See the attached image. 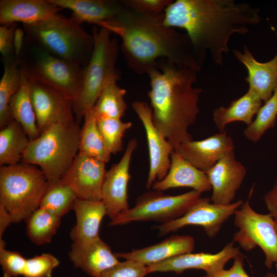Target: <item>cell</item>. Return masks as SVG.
<instances>
[{
	"instance_id": "cell-32",
	"label": "cell",
	"mask_w": 277,
	"mask_h": 277,
	"mask_svg": "<svg viewBox=\"0 0 277 277\" xmlns=\"http://www.w3.org/2000/svg\"><path fill=\"white\" fill-rule=\"evenodd\" d=\"M76 199L71 188L61 179L48 183L39 207L62 217L72 209Z\"/></svg>"
},
{
	"instance_id": "cell-23",
	"label": "cell",
	"mask_w": 277,
	"mask_h": 277,
	"mask_svg": "<svg viewBox=\"0 0 277 277\" xmlns=\"http://www.w3.org/2000/svg\"><path fill=\"white\" fill-rule=\"evenodd\" d=\"M62 9L50 0H1L0 23L31 24L58 13Z\"/></svg>"
},
{
	"instance_id": "cell-21",
	"label": "cell",
	"mask_w": 277,
	"mask_h": 277,
	"mask_svg": "<svg viewBox=\"0 0 277 277\" xmlns=\"http://www.w3.org/2000/svg\"><path fill=\"white\" fill-rule=\"evenodd\" d=\"M194 238L188 235H172L156 244L128 252L115 253L118 258L132 260L146 266L167 260L183 254L192 252Z\"/></svg>"
},
{
	"instance_id": "cell-1",
	"label": "cell",
	"mask_w": 277,
	"mask_h": 277,
	"mask_svg": "<svg viewBox=\"0 0 277 277\" xmlns=\"http://www.w3.org/2000/svg\"><path fill=\"white\" fill-rule=\"evenodd\" d=\"M164 24L186 32L198 63L206 52L216 65L223 63L234 34H246L261 20L259 8L234 0H176L165 10Z\"/></svg>"
},
{
	"instance_id": "cell-6",
	"label": "cell",
	"mask_w": 277,
	"mask_h": 277,
	"mask_svg": "<svg viewBox=\"0 0 277 277\" xmlns=\"http://www.w3.org/2000/svg\"><path fill=\"white\" fill-rule=\"evenodd\" d=\"M93 30L94 46L89 61L84 67L81 89L73 103L76 122L79 123L85 113L94 107L104 89L110 84L116 83L121 72L116 64L120 45L112 33L100 27Z\"/></svg>"
},
{
	"instance_id": "cell-5",
	"label": "cell",
	"mask_w": 277,
	"mask_h": 277,
	"mask_svg": "<svg viewBox=\"0 0 277 277\" xmlns=\"http://www.w3.org/2000/svg\"><path fill=\"white\" fill-rule=\"evenodd\" d=\"M82 24L59 13L35 23L24 25L26 32L52 55L84 67L94 46L93 34Z\"/></svg>"
},
{
	"instance_id": "cell-12",
	"label": "cell",
	"mask_w": 277,
	"mask_h": 277,
	"mask_svg": "<svg viewBox=\"0 0 277 277\" xmlns=\"http://www.w3.org/2000/svg\"><path fill=\"white\" fill-rule=\"evenodd\" d=\"M208 197H200L182 216L157 227L159 234L165 235L186 226L202 227L208 236L212 238L219 232L223 224L243 203L240 200L229 204L210 203Z\"/></svg>"
},
{
	"instance_id": "cell-19",
	"label": "cell",
	"mask_w": 277,
	"mask_h": 277,
	"mask_svg": "<svg viewBox=\"0 0 277 277\" xmlns=\"http://www.w3.org/2000/svg\"><path fill=\"white\" fill-rule=\"evenodd\" d=\"M271 29L277 39L276 30L273 26ZM233 53L247 71L245 81L248 84V90L265 102L277 87V51L275 56L266 62L257 61L247 46H244L243 52L234 50Z\"/></svg>"
},
{
	"instance_id": "cell-8",
	"label": "cell",
	"mask_w": 277,
	"mask_h": 277,
	"mask_svg": "<svg viewBox=\"0 0 277 277\" xmlns=\"http://www.w3.org/2000/svg\"><path fill=\"white\" fill-rule=\"evenodd\" d=\"M201 193L192 190L179 195L164 194L161 191L144 193L135 206L111 220L110 226H118L134 222L154 221L162 223L183 215L201 197Z\"/></svg>"
},
{
	"instance_id": "cell-29",
	"label": "cell",
	"mask_w": 277,
	"mask_h": 277,
	"mask_svg": "<svg viewBox=\"0 0 277 277\" xmlns=\"http://www.w3.org/2000/svg\"><path fill=\"white\" fill-rule=\"evenodd\" d=\"M83 118L79 136L78 152L107 163L111 154L99 130L93 109L86 112Z\"/></svg>"
},
{
	"instance_id": "cell-16",
	"label": "cell",
	"mask_w": 277,
	"mask_h": 277,
	"mask_svg": "<svg viewBox=\"0 0 277 277\" xmlns=\"http://www.w3.org/2000/svg\"><path fill=\"white\" fill-rule=\"evenodd\" d=\"M241 253L239 247H235L232 241L215 253H187L147 267L149 273L155 272L181 273L188 269H195L205 271L206 274H209L224 269L229 260L234 259Z\"/></svg>"
},
{
	"instance_id": "cell-42",
	"label": "cell",
	"mask_w": 277,
	"mask_h": 277,
	"mask_svg": "<svg viewBox=\"0 0 277 277\" xmlns=\"http://www.w3.org/2000/svg\"><path fill=\"white\" fill-rule=\"evenodd\" d=\"M264 200L269 213L277 220V180L272 188L265 194Z\"/></svg>"
},
{
	"instance_id": "cell-37",
	"label": "cell",
	"mask_w": 277,
	"mask_h": 277,
	"mask_svg": "<svg viewBox=\"0 0 277 277\" xmlns=\"http://www.w3.org/2000/svg\"><path fill=\"white\" fill-rule=\"evenodd\" d=\"M27 259L19 252L0 247V264L3 277L23 276Z\"/></svg>"
},
{
	"instance_id": "cell-10",
	"label": "cell",
	"mask_w": 277,
	"mask_h": 277,
	"mask_svg": "<svg viewBox=\"0 0 277 277\" xmlns=\"http://www.w3.org/2000/svg\"><path fill=\"white\" fill-rule=\"evenodd\" d=\"M25 70L39 133L54 124L76 121L72 101L48 83Z\"/></svg>"
},
{
	"instance_id": "cell-30",
	"label": "cell",
	"mask_w": 277,
	"mask_h": 277,
	"mask_svg": "<svg viewBox=\"0 0 277 277\" xmlns=\"http://www.w3.org/2000/svg\"><path fill=\"white\" fill-rule=\"evenodd\" d=\"M4 60V70L0 81V129L13 119L10 111V103L18 90L22 78V70L18 68L19 59L10 57Z\"/></svg>"
},
{
	"instance_id": "cell-27",
	"label": "cell",
	"mask_w": 277,
	"mask_h": 277,
	"mask_svg": "<svg viewBox=\"0 0 277 277\" xmlns=\"http://www.w3.org/2000/svg\"><path fill=\"white\" fill-rule=\"evenodd\" d=\"M20 87L13 95L10 103V111L13 120L24 128L30 140L37 137L40 133L37 127L36 115L32 103L28 77L24 68Z\"/></svg>"
},
{
	"instance_id": "cell-9",
	"label": "cell",
	"mask_w": 277,
	"mask_h": 277,
	"mask_svg": "<svg viewBox=\"0 0 277 277\" xmlns=\"http://www.w3.org/2000/svg\"><path fill=\"white\" fill-rule=\"evenodd\" d=\"M243 202L234 214V224L239 229L232 241L249 251L259 247L265 255V265L271 269L277 264V233L274 219L269 214L256 212L251 207L249 198Z\"/></svg>"
},
{
	"instance_id": "cell-3",
	"label": "cell",
	"mask_w": 277,
	"mask_h": 277,
	"mask_svg": "<svg viewBox=\"0 0 277 277\" xmlns=\"http://www.w3.org/2000/svg\"><path fill=\"white\" fill-rule=\"evenodd\" d=\"M197 72L165 60L147 74L148 93L154 124L174 150L181 143L192 140L188 130L196 121L202 89L195 87Z\"/></svg>"
},
{
	"instance_id": "cell-11",
	"label": "cell",
	"mask_w": 277,
	"mask_h": 277,
	"mask_svg": "<svg viewBox=\"0 0 277 277\" xmlns=\"http://www.w3.org/2000/svg\"><path fill=\"white\" fill-rule=\"evenodd\" d=\"M33 51L32 68L25 69L59 90L73 103L81 89L84 67L54 56L41 47L35 48Z\"/></svg>"
},
{
	"instance_id": "cell-14",
	"label": "cell",
	"mask_w": 277,
	"mask_h": 277,
	"mask_svg": "<svg viewBox=\"0 0 277 277\" xmlns=\"http://www.w3.org/2000/svg\"><path fill=\"white\" fill-rule=\"evenodd\" d=\"M137 146L136 139L129 141L120 161L106 173L102 189V201L111 220L129 208L127 194L130 179L129 170L132 156Z\"/></svg>"
},
{
	"instance_id": "cell-18",
	"label": "cell",
	"mask_w": 277,
	"mask_h": 277,
	"mask_svg": "<svg viewBox=\"0 0 277 277\" xmlns=\"http://www.w3.org/2000/svg\"><path fill=\"white\" fill-rule=\"evenodd\" d=\"M234 149V142L225 131L202 140H192L181 143L174 150L194 167L205 172Z\"/></svg>"
},
{
	"instance_id": "cell-4",
	"label": "cell",
	"mask_w": 277,
	"mask_h": 277,
	"mask_svg": "<svg viewBox=\"0 0 277 277\" xmlns=\"http://www.w3.org/2000/svg\"><path fill=\"white\" fill-rule=\"evenodd\" d=\"M80 130L76 121L53 125L30 140L21 162L38 167L48 183L61 180L78 152Z\"/></svg>"
},
{
	"instance_id": "cell-40",
	"label": "cell",
	"mask_w": 277,
	"mask_h": 277,
	"mask_svg": "<svg viewBox=\"0 0 277 277\" xmlns=\"http://www.w3.org/2000/svg\"><path fill=\"white\" fill-rule=\"evenodd\" d=\"M244 255L241 253L234 259L231 267L229 269H223L221 271L205 275L203 277H250L244 268ZM265 277H277V274L267 273Z\"/></svg>"
},
{
	"instance_id": "cell-20",
	"label": "cell",
	"mask_w": 277,
	"mask_h": 277,
	"mask_svg": "<svg viewBox=\"0 0 277 277\" xmlns=\"http://www.w3.org/2000/svg\"><path fill=\"white\" fill-rule=\"evenodd\" d=\"M166 175L156 181L152 186L154 190L163 191L179 187H190L200 193L211 190L206 173L194 167L174 150Z\"/></svg>"
},
{
	"instance_id": "cell-13",
	"label": "cell",
	"mask_w": 277,
	"mask_h": 277,
	"mask_svg": "<svg viewBox=\"0 0 277 277\" xmlns=\"http://www.w3.org/2000/svg\"><path fill=\"white\" fill-rule=\"evenodd\" d=\"M132 107L144 128L149 153V169L146 184L147 189L167 174L174 148L154 124L152 109L146 103L135 101Z\"/></svg>"
},
{
	"instance_id": "cell-17",
	"label": "cell",
	"mask_w": 277,
	"mask_h": 277,
	"mask_svg": "<svg viewBox=\"0 0 277 277\" xmlns=\"http://www.w3.org/2000/svg\"><path fill=\"white\" fill-rule=\"evenodd\" d=\"M245 166L235 159L234 151L224 155L205 172L211 186L213 203H232L246 175Z\"/></svg>"
},
{
	"instance_id": "cell-25",
	"label": "cell",
	"mask_w": 277,
	"mask_h": 277,
	"mask_svg": "<svg viewBox=\"0 0 277 277\" xmlns=\"http://www.w3.org/2000/svg\"><path fill=\"white\" fill-rule=\"evenodd\" d=\"M58 7L71 11V17L78 22L97 26L122 13L126 7L121 1L115 0H50Z\"/></svg>"
},
{
	"instance_id": "cell-2",
	"label": "cell",
	"mask_w": 277,
	"mask_h": 277,
	"mask_svg": "<svg viewBox=\"0 0 277 277\" xmlns=\"http://www.w3.org/2000/svg\"><path fill=\"white\" fill-rule=\"evenodd\" d=\"M164 13H143L126 8L100 24L122 40L120 48L128 67L137 74H147L165 60L197 72L198 63L189 38L164 23Z\"/></svg>"
},
{
	"instance_id": "cell-28",
	"label": "cell",
	"mask_w": 277,
	"mask_h": 277,
	"mask_svg": "<svg viewBox=\"0 0 277 277\" xmlns=\"http://www.w3.org/2000/svg\"><path fill=\"white\" fill-rule=\"evenodd\" d=\"M30 139L22 126L13 120L0 131V165L21 162Z\"/></svg>"
},
{
	"instance_id": "cell-7",
	"label": "cell",
	"mask_w": 277,
	"mask_h": 277,
	"mask_svg": "<svg viewBox=\"0 0 277 277\" xmlns=\"http://www.w3.org/2000/svg\"><path fill=\"white\" fill-rule=\"evenodd\" d=\"M48 182L37 166L20 162L0 167V204L10 213L13 223L27 218L41 204Z\"/></svg>"
},
{
	"instance_id": "cell-26",
	"label": "cell",
	"mask_w": 277,
	"mask_h": 277,
	"mask_svg": "<svg viewBox=\"0 0 277 277\" xmlns=\"http://www.w3.org/2000/svg\"><path fill=\"white\" fill-rule=\"evenodd\" d=\"M263 104L256 95L248 89L228 107L215 108L212 113L213 122L219 132H225L226 126L235 122H243L248 126L252 122Z\"/></svg>"
},
{
	"instance_id": "cell-43",
	"label": "cell",
	"mask_w": 277,
	"mask_h": 277,
	"mask_svg": "<svg viewBox=\"0 0 277 277\" xmlns=\"http://www.w3.org/2000/svg\"><path fill=\"white\" fill-rule=\"evenodd\" d=\"M13 223L11 215L4 206L0 204V239L7 227Z\"/></svg>"
},
{
	"instance_id": "cell-34",
	"label": "cell",
	"mask_w": 277,
	"mask_h": 277,
	"mask_svg": "<svg viewBox=\"0 0 277 277\" xmlns=\"http://www.w3.org/2000/svg\"><path fill=\"white\" fill-rule=\"evenodd\" d=\"M253 121L244 131L245 137L252 142L259 141L275 125L277 118V87L271 97L263 103Z\"/></svg>"
},
{
	"instance_id": "cell-24",
	"label": "cell",
	"mask_w": 277,
	"mask_h": 277,
	"mask_svg": "<svg viewBox=\"0 0 277 277\" xmlns=\"http://www.w3.org/2000/svg\"><path fill=\"white\" fill-rule=\"evenodd\" d=\"M76 224L71 232V246H84L100 237L102 221L107 215L106 207L102 200L76 199L73 206Z\"/></svg>"
},
{
	"instance_id": "cell-15",
	"label": "cell",
	"mask_w": 277,
	"mask_h": 277,
	"mask_svg": "<svg viewBox=\"0 0 277 277\" xmlns=\"http://www.w3.org/2000/svg\"><path fill=\"white\" fill-rule=\"evenodd\" d=\"M104 162L78 152L62 177L77 199L102 200V189L107 170Z\"/></svg>"
},
{
	"instance_id": "cell-39",
	"label": "cell",
	"mask_w": 277,
	"mask_h": 277,
	"mask_svg": "<svg viewBox=\"0 0 277 277\" xmlns=\"http://www.w3.org/2000/svg\"><path fill=\"white\" fill-rule=\"evenodd\" d=\"M125 7L143 13H161L173 2L172 0H122Z\"/></svg>"
},
{
	"instance_id": "cell-46",
	"label": "cell",
	"mask_w": 277,
	"mask_h": 277,
	"mask_svg": "<svg viewBox=\"0 0 277 277\" xmlns=\"http://www.w3.org/2000/svg\"><path fill=\"white\" fill-rule=\"evenodd\" d=\"M274 266L277 271V264H275Z\"/></svg>"
},
{
	"instance_id": "cell-33",
	"label": "cell",
	"mask_w": 277,
	"mask_h": 277,
	"mask_svg": "<svg viewBox=\"0 0 277 277\" xmlns=\"http://www.w3.org/2000/svg\"><path fill=\"white\" fill-rule=\"evenodd\" d=\"M126 90L112 83L106 87L97 98L93 109L96 118L121 119L127 105L125 100Z\"/></svg>"
},
{
	"instance_id": "cell-41",
	"label": "cell",
	"mask_w": 277,
	"mask_h": 277,
	"mask_svg": "<svg viewBox=\"0 0 277 277\" xmlns=\"http://www.w3.org/2000/svg\"><path fill=\"white\" fill-rule=\"evenodd\" d=\"M16 28V24L0 27V52L3 59L12 57L14 54L13 41Z\"/></svg>"
},
{
	"instance_id": "cell-31",
	"label": "cell",
	"mask_w": 277,
	"mask_h": 277,
	"mask_svg": "<svg viewBox=\"0 0 277 277\" xmlns=\"http://www.w3.org/2000/svg\"><path fill=\"white\" fill-rule=\"evenodd\" d=\"M61 218L39 207L26 220L27 236L37 245L50 243L60 227Z\"/></svg>"
},
{
	"instance_id": "cell-45",
	"label": "cell",
	"mask_w": 277,
	"mask_h": 277,
	"mask_svg": "<svg viewBox=\"0 0 277 277\" xmlns=\"http://www.w3.org/2000/svg\"><path fill=\"white\" fill-rule=\"evenodd\" d=\"M274 223H275V228L277 233V220H274Z\"/></svg>"
},
{
	"instance_id": "cell-44",
	"label": "cell",
	"mask_w": 277,
	"mask_h": 277,
	"mask_svg": "<svg viewBox=\"0 0 277 277\" xmlns=\"http://www.w3.org/2000/svg\"><path fill=\"white\" fill-rule=\"evenodd\" d=\"M24 32L19 28H16L14 35L13 50L14 55L18 57L22 52L23 46Z\"/></svg>"
},
{
	"instance_id": "cell-36",
	"label": "cell",
	"mask_w": 277,
	"mask_h": 277,
	"mask_svg": "<svg viewBox=\"0 0 277 277\" xmlns=\"http://www.w3.org/2000/svg\"><path fill=\"white\" fill-rule=\"evenodd\" d=\"M59 260L50 253H42L27 259L24 277H52Z\"/></svg>"
},
{
	"instance_id": "cell-35",
	"label": "cell",
	"mask_w": 277,
	"mask_h": 277,
	"mask_svg": "<svg viewBox=\"0 0 277 277\" xmlns=\"http://www.w3.org/2000/svg\"><path fill=\"white\" fill-rule=\"evenodd\" d=\"M97 125L105 144L111 153L116 154L123 149V138L132 127L130 122L111 118H97Z\"/></svg>"
},
{
	"instance_id": "cell-22",
	"label": "cell",
	"mask_w": 277,
	"mask_h": 277,
	"mask_svg": "<svg viewBox=\"0 0 277 277\" xmlns=\"http://www.w3.org/2000/svg\"><path fill=\"white\" fill-rule=\"evenodd\" d=\"M68 255L75 267L91 277H100L120 262L100 237L82 246H71Z\"/></svg>"
},
{
	"instance_id": "cell-38",
	"label": "cell",
	"mask_w": 277,
	"mask_h": 277,
	"mask_svg": "<svg viewBox=\"0 0 277 277\" xmlns=\"http://www.w3.org/2000/svg\"><path fill=\"white\" fill-rule=\"evenodd\" d=\"M148 274L147 266L132 260H126L120 262L100 277H144Z\"/></svg>"
}]
</instances>
